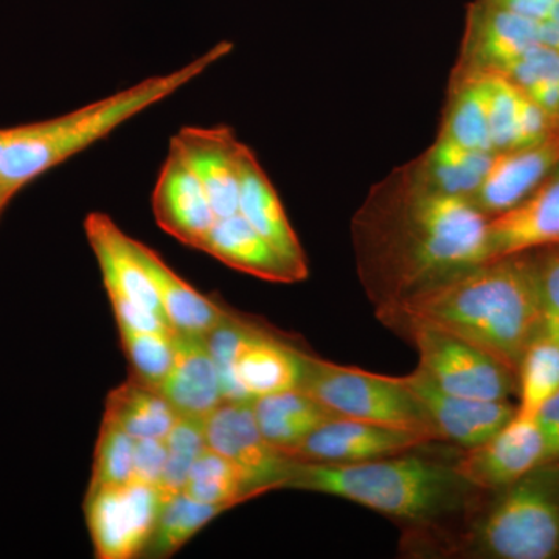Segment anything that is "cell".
<instances>
[{
	"mask_svg": "<svg viewBox=\"0 0 559 559\" xmlns=\"http://www.w3.org/2000/svg\"><path fill=\"white\" fill-rule=\"evenodd\" d=\"M252 401H223L210 412L204 418L205 444L248 469L267 491L282 489L290 459L261 436Z\"/></svg>",
	"mask_w": 559,
	"mask_h": 559,
	"instance_id": "14",
	"label": "cell"
},
{
	"mask_svg": "<svg viewBox=\"0 0 559 559\" xmlns=\"http://www.w3.org/2000/svg\"><path fill=\"white\" fill-rule=\"evenodd\" d=\"M477 2L511 11V13L522 14V16L533 17V20H544V17L549 16L557 0H477Z\"/></svg>",
	"mask_w": 559,
	"mask_h": 559,
	"instance_id": "38",
	"label": "cell"
},
{
	"mask_svg": "<svg viewBox=\"0 0 559 559\" xmlns=\"http://www.w3.org/2000/svg\"><path fill=\"white\" fill-rule=\"evenodd\" d=\"M179 417L159 389L150 388L134 377L110 390L106 400L105 419L135 440H165Z\"/></svg>",
	"mask_w": 559,
	"mask_h": 559,
	"instance_id": "27",
	"label": "cell"
},
{
	"mask_svg": "<svg viewBox=\"0 0 559 559\" xmlns=\"http://www.w3.org/2000/svg\"><path fill=\"white\" fill-rule=\"evenodd\" d=\"M153 213L162 230L201 252L218 219L197 173L173 146L154 187Z\"/></svg>",
	"mask_w": 559,
	"mask_h": 559,
	"instance_id": "15",
	"label": "cell"
},
{
	"mask_svg": "<svg viewBox=\"0 0 559 559\" xmlns=\"http://www.w3.org/2000/svg\"><path fill=\"white\" fill-rule=\"evenodd\" d=\"M202 252L253 277L274 283H294L293 272L278 253L250 227L240 213L216 219Z\"/></svg>",
	"mask_w": 559,
	"mask_h": 559,
	"instance_id": "23",
	"label": "cell"
},
{
	"mask_svg": "<svg viewBox=\"0 0 559 559\" xmlns=\"http://www.w3.org/2000/svg\"><path fill=\"white\" fill-rule=\"evenodd\" d=\"M240 168V201L238 213L248 221L261 238L270 242L271 248L285 261L296 282L308 277V260L301 248L299 237L290 226L277 190L272 186L270 176L261 167L253 151L241 143L238 154Z\"/></svg>",
	"mask_w": 559,
	"mask_h": 559,
	"instance_id": "18",
	"label": "cell"
},
{
	"mask_svg": "<svg viewBox=\"0 0 559 559\" xmlns=\"http://www.w3.org/2000/svg\"><path fill=\"white\" fill-rule=\"evenodd\" d=\"M404 380L428 415L437 440L462 451L491 439L516 414L510 401L473 400L444 392L418 369Z\"/></svg>",
	"mask_w": 559,
	"mask_h": 559,
	"instance_id": "13",
	"label": "cell"
},
{
	"mask_svg": "<svg viewBox=\"0 0 559 559\" xmlns=\"http://www.w3.org/2000/svg\"><path fill=\"white\" fill-rule=\"evenodd\" d=\"M168 459L159 491L164 502L183 491L191 466L200 457L205 444L204 419L180 415L170 433L165 437Z\"/></svg>",
	"mask_w": 559,
	"mask_h": 559,
	"instance_id": "32",
	"label": "cell"
},
{
	"mask_svg": "<svg viewBox=\"0 0 559 559\" xmlns=\"http://www.w3.org/2000/svg\"><path fill=\"white\" fill-rule=\"evenodd\" d=\"M11 134H13V128L0 130V165H2L3 153H5L7 143L10 142Z\"/></svg>",
	"mask_w": 559,
	"mask_h": 559,
	"instance_id": "40",
	"label": "cell"
},
{
	"mask_svg": "<svg viewBox=\"0 0 559 559\" xmlns=\"http://www.w3.org/2000/svg\"><path fill=\"white\" fill-rule=\"evenodd\" d=\"M175 362L159 388L182 417L204 419L223 403L219 371L204 337L176 333Z\"/></svg>",
	"mask_w": 559,
	"mask_h": 559,
	"instance_id": "22",
	"label": "cell"
},
{
	"mask_svg": "<svg viewBox=\"0 0 559 559\" xmlns=\"http://www.w3.org/2000/svg\"><path fill=\"white\" fill-rule=\"evenodd\" d=\"M301 349L249 320L230 370L219 378L224 401H252L299 388Z\"/></svg>",
	"mask_w": 559,
	"mask_h": 559,
	"instance_id": "10",
	"label": "cell"
},
{
	"mask_svg": "<svg viewBox=\"0 0 559 559\" xmlns=\"http://www.w3.org/2000/svg\"><path fill=\"white\" fill-rule=\"evenodd\" d=\"M301 392L341 418L415 430L437 440L425 409L404 377L340 366L301 352Z\"/></svg>",
	"mask_w": 559,
	"mask_h": 559,
	"instance_id": "6",
	"label": "cell"
},
{
	"mask_svg": "<svg viewBox=\"0 0 559 559\" xmlns=\"http://www.w3.org/2000/svg\"><path fill=\"white\" fill-rule=\"evenodd\" d=\"M84 231L100 266L109 300L130 301L135 307L165 318L156 286L135 257L130 235L102 212H92L86 216Z\"/></svg>",
	"mask_w": 559,
	"mask_h": 559,
	"instance_id": "19",
	"label": "cell"
},
{
	"mask_svg": "<svg viewBox=\"0 0 559 559\" xmlns=\"http://www.w3.org/2000/svg\"><path fill=\"white\" fill-rule=\"evenodd\" d=\"M135 439L103 418L90 488L121 487L134 481Z\"/></svg>",
	"mask_w": 559,
	"mask_h": 559,
	"instance_id": "33",
	"label": "cell"
},
{
	"mask_svg": "<svg viewBox=\"0 0 559 559\" xmlns=\"http://www.w3.org/2000/svg\"><path fill=\"white\" fill-rule=\"evenodd\" d=\"M539 40L543 46L559 53V0L555 2L549 16L539 21Z\"/></svg>",
	"mask_w": 559,
	"mask_h": 559,
	"instance_id": "39",
	"label": "cell"
},
{
	"mask_svg": "<svg viewBox=\"0 0 559 559\" xmlns=\"http://www.w3.org/2000/svg\"><path fill=\"white\" fill-rule=\"evenodd\" d=\"M182 492L200 502L221 503L231 509L270 491L261 487L248 469L205 448L191 466Z\"/></svg>",
	"mask_w": 559,
	"mask_h": 559,
	"instance_id": "28",
	"label": "cell"
},
{
	"mask_svg": "<svg viewBox=\"0 0 559 559\" xmlns=\"http://www.w3.org/2000/svg\"><path fill=\"white\" fill-rule=\"evenodd\" d=\"M492 156L495 153L466 148L437 135L433 145L411 167L430 189L471 200L484 182Z\"/></svg>",
	"mask_w": 559,
	"mask_h": 559,
	"instance_id": "25",
	"label": "cell"
},
{
	"mask_svg": "<svg viewBox=\"0 0 559 559\" xmlns=\"http://www.w3.org/2000/svg\"><path fill=\"white\" fill-rule=\"evenodd\" d=\"M170 146L178 150L191 170L197 173L216 218L237 215L241 142L235 138V132L229 127H183L170 140Z\"/></svg>",
	"mask_w": 559,
	"mask_h": 559,
	"instance_id": "16",
	"label": "cell"
},
{
	"mask_svg": "<svg viewBox=\"0 0 559 559\" xmlns=\"http://www.w3.org/2000/svg\"><path fill=\"white\" fill-rule=\"evenodd\" d=\"M481 491L460 524L417 554L433 557L550 559L559 555V462L544 463L498 491Z\"/></svg>",
	"mask_w": 559,
	"mask_h": 559,
	"instance_id": "5",
	"label": "cell"
},
{
	"mask_svg": "<svg viewBox=\"0 0 559 559\" xmlns=\"http://www.w3.org/2000/svg\"><path fill=\"white\" fill-rule=\"evenodd\" d=\"M549 248H559V170L527 200L488 221V260Z\"/></svg>",
	"mask_w": 559,
	"mask_h": 559,
	"instance_id": "20",
	"label": "cell"
},
{
	"mask_svg": "<svg viewBox=\"0 0 559 559\" xmlns=\"http://www.w3.org/2000/svg\"><path fill=\"white\" fill-rule=\"evenodd\" d=\"M546 463V447L536 418L514 417L491 439L463 450L454 468L474 488L498 491Z\"/></svg>",
	"mask_w": 559,
	"mask_h": 559,
	"instance_id": "11",
	"label": "cell"
},
{
	"mask_svg": "<svg viewBox=\"0 0 559 559\" xmlns=\"http://www.w3.org/2000/svg\"><path fill=\"white\" fill-rule=\"evenodd\" d=\"M13 194L9 193L2 186H0V215H2L3 209L7 207V204L11 201Z\"/></svg>",
	"mask_w": 559,
	"mask_h": 559,
	"instance_id": "41",
	"label": "cell"
},
{
	"mask_svg": "<svg viewBox=\"0 0 559 559\" xmlns=\"http://www.w3.org/2000/svg\"><path fill=\"white\" fill-rule=\"evenodd\" d=\"M227 40L167 75L151 76L102 100L38 123L13 128L0 165V186L16 194L44 173L108 138L128 120L164 102L230 53Z\"/></svg>",
	"mask_w": 559,
	"mask_h": 559,
	"instance_id": "4",
	"label": "cell"
},
{
	"mask_svg": "<svg viewBox=\"0 0 559 559\" xmlns=\"http://www.w3.org/2000/svg\"><path fill=\"white\" fill-rule=\"evenodd\" d=\"M440 138L495 153L489 135L487 73H452Z\"/></svg>",
	"mask_w": 559,
	"mask_h": 559,
	"instance_id": "26",
	"label": "cell"
},
{
	"mask_svg": "<svg viewBox=\"0 0 559 559\" xmlns=\"http://www.w3.org/2000/svg\"><path fill=\"white\" fill-rule=\"evenodd\" d=\"M252 406L261 436L282 454L296 448L320 426L341 418L300 389L260 396L252 401Z\"/></svg>",
	"mask_w": 559,
	"mask_h": 559,
	"instance_id": "24",
	"label": "cell"
},
{
	"mask_svg": "<svg viewBox=\"0 0 559 559\" xmlns=\"http://www.w3.org/2000/svg\"><path fill=\"white\" fill-rule=\"evenodd\" d=\"M536 423L546 447V463L559 462V393L539 411Z\"/></svg>",
	"mask_w": 559,
	"mask_h": 559,
	"instance_id": "37",
	"label": "cell"
},
{
	"mask_svg": "<svg viewBox=\"0 0 559 559\" xmlns=\"http://www.w3.org/2000/svg\"><path fill=\"white\" fill-rule=\"evenodd\" d=\"M437 443L415 430L352 418H334L320 426L286 457L310 463H360L395 457Z\"/></svg>",
	"mask_w": 559,
	"mask_h": 559,
	"instance_id": "9",
	"label": "cell"
},
{
	"mask_svg": "<svg viewBox=\"0 0 559 559\" xmlns=\"http://www.w3.org/2000/svg\"><path fill=\"white\" fill-rule=\"evenodd\" d=\"M377 316L382 322L411 320L450 333L514 373L530 342L544 330L528 253L484 261Z\"/></svg>",
	"mask_w": 559,
	"mask_h": 559,
	"instance_id": "2",
	"label": "cell"
},
{
	"mask_svg": "<svg viewBox=\"0 0 559 559\" xmlns=\"http://www.w3.org/2000/svg\"><path fill=\"white\" fill-rule=\"evenodd\" d=\"M539 43V20L469 3L455 73H503Z\"/></svg>",
	"mask_w": 559,
	"mask_h": 559,
	"instance_id": "12",
	"label": "cell"
},
{
	"mask_svg": "<svg viewBox=\"0 0 559 559\" xmlns=\"http://www.w3.org/2000/svg\"><path fill=\"white\" fill-rule=\"evenodd\" d=\"M544 330H546V329H544ZM546 331H547V333H550L551 336H554L555 340H557L559 342V331H550V330H546Z\"/></svg>",
	"mask_w": 559,
	"mask_h": 559,
	"instance_id": "42",
	"label": "cell"
},
{
	"mask_svg": "<svg viewBox=\"0 0 559 559\" xmlns=\"http://www.w3.org/2000/svg\"><path fill=\"white\" fill-rule=\"evenodd\" d=\"M488 216L426 186L411 164L371 189L352 223L360 283L377 311L488 260Z\"/></svg>",
	"mask_w": 559,
	"mask_h": 559,
	"instance_id": "1",
	"label": "cell"
},
{
	"mask_svg": "<svg viewBox=\"0 0 559 559\" xmlns=\"http://www.w3.org/2000/svg\"><path fill=\"white\" fill-rule=\"evenodd\" d=\"M520 404L516 412L524 417L536 418L539 411L559 393V342L540 331L530 342L518 367Z\"/></svg>",
	"mask_w": 559,
	"mask_h": 559,
	"instance_id": "30",
	"label": "cell"
},
{
	"mask_svg": "<svg viewBox=\"0 0 559 559\" xmlns=\"http://www.w3.org/2000/svg\"><path fill=\"white\" fill-rule=\"evenodd\" d=\"M131 246L153 280L162 310L176 333L205 337L229 318L230 308L194 289L165 263L156 250L134 238H131Z\"/></svg>",
	"mask_w": 559,
	"mask_h": 559,
	"instance_id": "21",
	"label": "cell"
},
{
	"mask_svg": "<svg viewBox=\"0 0 559 559\" xmlns=\"http://www.w3.org/2000/svg\"><path fill=\"white\" fill-rule=\"evenodd\" d=\"M360 463H310L290 459L282 489L320 492L358 503L406 525L409 550L450 532L481 491L454 462L414 454Z\"/></svg>",
	"mask_w": 559,
	"mask_h": 559,
	"instance_id": "3",
	"label": "cell"
},
{
	"mask_svg": "<svg viewBox=\"0 0 559 559\" xmlns=\"http://www.w3.org/2000/svg\"><path fill=\"white\" fill-rule=\"evenodd\" d=\"M488 75L489 135L495 153L521 146L520 119L522 91L499 73Z\"/></svg>",
	"mask_w": 559,
	"mask_h": 559,
	"instance_id": "34",
	"label": "cell"
},
{
	"mask_svg": "<svg viewBox=\"0 0 559 559\" xmlns=\"http://www.w3.org/2000/svg\"><path fill=\"white\" fill-rule=\"evenodd\" d=\"M559 170V132L535 145L495 153L471 202L488 218L527 200Z\"/></svg>",
	"mask_w": 559,
	"mask_h": 559,
	"instance_id": "17",
	"label": "cell"
},
{
	"mask_svg": "<svg viewBox=\"0 0 559 559\" xmlns=\"http://www.w3.org/2000/svg\"><path fill=\"white\" fill-rule=\"evenodd\" d=\"M121 348L131 367V377L159 389L175 362L176 333L164 334L119 326Z\"/></svg>",
	"mask_w": 559,
	"mask_h": 559,
	"instance_id": "31",
	"label": "cell"
},
{
	"mask_svg": "<svg viewBox=\"0 0 559 559\" xmlns=\"http://www.w3.org/2000/svg\"><path fill=\"white\" fill-rule=\"evenodd\" d=\"M167 459L168 450L165 440H135L134 480L159 488Z\"/></svg>",
	"mask_w": 559,
	"mask_h": 559,
	"instance_id": "36",
	"label": "cell"
},
{
	"mask_svg": "<svg viewBox=\"0 0 559 559\" xmlns=\"http://www.w3.org/2000/svg\"><path fill=\"white\" fill-rule=\"evenodd\" d=\"M162 507L164 498L159 488L142 481L87 489L84 513L95 557H142L156 528Z\"/></svg>",
	"mask_w": 559,
	"mask_h": 559,
	"instance_id": "8",
	"label": "cell"
},
{
	"mask_svg": "<svg viewBox=\"0 0 559 559\" xmlns=\"http://www.w3.org/2000/svg\"><path fill=\"white\" fill-rule=\"evenodd\" d=\"M227 510H230L229 506L200 502L191 499L186 492L173 496L164 502L156 528L142 557L157 559L173 557L205 525Z\"/></svg>",
	"mask_w": 559,
	"mask_h": 559,
	"instance_id": "29",
	"label": "cell"
},
{
	"mask_svg": "<svg viewBox=\"0 0 559 559\" xmlns=\"http://www.w3.org/2000/svg\"><path fill=\"white\" fill-rule=\"evenodd\" d=\"M527 253L538 286L544 329L559 331V248Z\"/></svg>",
	"mask_w": 559,
	"mask_h": 559,
	"instance_id": "35",
	"label": "cell"
},
{
	"mask_svg": "<svg viewBox=\"0 0 559 559\" xmlns=\"http://www.w3.org/2000/svg\"><path fill=\"white\" fill-rule=\"evenodd\" d=\"M382 323L412 342L418 352V370L444 392L473 400L509 401L518 388L514 371L468 342L411 320Z\"/></svg>",
	"mask_w": 559,
	"mask_h": 559,
	"instance_id": "7",
	"label": "cell"
}]
</instances>
